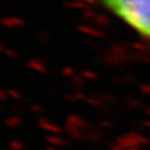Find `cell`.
<instances>
[{"mask_svg": "<svg viewBox=\"0 0 150 150\" xmlns=\"http://www.w3.org/2000/svg\"><path fill=\"white\" fill-rule=\"evenodd\" d=\"M10 149H12V150H24V145L20 141L13 139V141L10 142Z\"/></svg>", "mask_w": 150, "mask_h": 150, "instance_id": "3957f363", "label": "cell"}, {"mask_svg": "<svg viewBox=\"0 0 150 150\" xmlns=\"http://www.w3.org/2000/svg\"><path fill=\"white\" fill-rule=\"evenodd\" d=\"M46 150H58L54 145H49V146H46Z\"/></svg>", "mask_w": 150, "mask_h": 150, "instance_id": "277c9868", "label": "cell"}, {"mask_svg": "<svg viewBox=\"0 0 150 150\" xmlns=\"http://www.w3.org/2000/svg\"><path fill=\"white\" fill-rule=\"evenodd\" d=\"M6 150H12V149H6Z\"/></svg>", "mask_w": 150, "mask_h": 150, "instance_id": "8992f818", "label": "cell"}, {"mask_svg": "<svg viewBox=\"0 0 150 150\" xmlns=\"http://www.w3.org/2000/svg\"><path fill=\"white\" fill-rule=\"evenodd\" d=\"M112 16L150 43V0H97Z\"/></svg>", "mask_w": 150, "mask_h": 150, "instance_id": "6da1fadb", "label": "cell"}, {"mask_svg": "<svg viewBox=\"0 0 150 150\" xmlns=\"http://www.w3.org/2000/svg\"><path fill=\"white\" fill-rule=\"evenodd\" d=\"M16 124H18V123H17V122H16V121H14V120H13V121H12V123H10V124H8V125H13V127H14V125H16Z\"/></svg>", "mask_w": 150, "mask_h": 150, "instance_id": "5b68a950", "label": "cell"}, {"mask_svg": "<svg viewBox=\"0 0 150 150\" xmlns=\"http://www.w3.org/2000/svg\"><path fill=\"white\" fill-rule=\"evenodd\" d=\"M51 145H54V146H67V142H65V139L58 137V136H47L45 138Z\"/></svg>", "mask_w": 150, "mask_h": 150, "instance_id": "7a4b0ae2", "label": "cell"}]
</instances>
